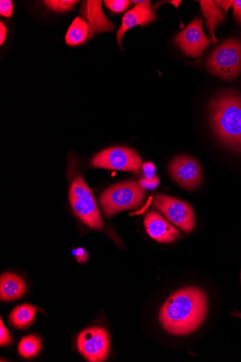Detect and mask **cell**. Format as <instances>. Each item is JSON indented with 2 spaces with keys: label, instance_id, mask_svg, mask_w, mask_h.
<instances>
[{
  "label": "cell",
  "instance_id": "6da1fadb",
  "mask_svg": "<svg viewBox=\"0 0 241 362\" xmlns=\"http://www.w3.org/2000/svg\"><path fill=\"white\" fill-rule=\"evenodd\" d=\"M208 311V300L204 291L186 286L170 296L160 310L159 320L168 334L187 336L198 330Z\"/></svg>",
  "mask_w": 241,
  "mask_h": 362
},
{
  "label": "cell",
  "instance_id": "7a4b0ae2",
  "mask_svg": "<svg viewBox=\"0 0 241 362\" xmlns=\"http://www.w3.org/2000/svg\"><path fill=\"white\" fill-rule=\"evenodd\" d=\"M210 112L218 139L241 152V95L231 91L219 95L211 102Z\"/></svg>",
  "mask_w": 241,
  "mask_h": 362
},
{
  "label": "cell",
  "instance_id": "3957f363",
  "mask_svg": "<svg viewBox=\"0 0 241 362\" xmlns=\"http://www.w3.org/2000/svg\"><path fill=\"white\" fill-rule=\"evenodd\" d=\"M146 197L145 189L139 182L129 181L113 185L103 192L99 203L107 218L126 210L142 205Z\"/></svg>",
  "mask_w": 241,
  "mask_h": 362
},
{
  "label": "cell",
  "instance_id": "277c9868",
  "mask_svg": "<svg viewBox=\"0 0 241 362\" xmlns=\"http://www.w3.org/2000/svg\"><path fill=\"white\" fill-rule=\"evenodd\" d=\"M206 68L223 79L236 78L241 71V41L229 39L222 43L209 57Z\"/></svg>",
  "mask_w": 241,
  "mask_h": 362
},
{
  "label": "cell",
  "instance_id": "5b68a950",
  "mask_svg": "<svg viewBox=\"0 0 241 362\" xmlns=\"http://www.w3.org/2000/svg\"><path fill=\"white\" fill-rule=\"evenodd\" d=\"M70 202L75 214L86 225L100 229L102 219L95 202L93 191L81 175L74 179L70 189Z\"/></svg>",
  "mask_w": 241,
  "mask_h": 362
},
{
  "label": "cell",
  "instance_id": "8992f818",
  "mask_svg": "<svg viewBox=\"0 0 241 362\" xmlns=\"http://www.w3.org/2000/svg\"><path fill=\"white\" fill-rule=\"evenodd\" d=\"M169 221L186 233L193 231L196 225L194 209L187 203L165 194H157L152 204Z\"/></svg>",
  "mask_w": 241,
  "mask_h": 362
},
{
  "label": "cell",
  "instance_id": "52a82bcc",
  "mask_svg": "<svg viewBox=\"0 0 241 362\" xmlns=\"http://www.w3.org/2000/svg\"><path fill=\"white\" fill-rule=\"evenodd\" d=\"M141 157L134 151L124 148H110L97 154L91 162L95 168L111 170L136 172L141 167Z\"/></svg>",
  "mask_w": 241,
  "mask_h": 362
},
{
  "label": "cell",
  "instance_id": "ba28073f",
  "mask_svg": "<svg viewBox=\"0 0 241 362\" xmlns=\"http://www.w3.org/2000/svg\"><path fill=\"white\" fill-rule=\"evenodd\" d=\"M110 337L108 332L100 327L86 329L77 338V347L88 361H105L110 352Z\"/></svg>",
  "mask_w": 241,
  "mask_h": 362
},
{
  "label": "cell",
  "instance_id": "9c48e42d",
  "mask_svg": "<svg viewBox=\"0 0 241 362\" xmlns=\"http://www.w3.org/2000/svg\"><path fill=\"white\" fill-rule=\"evenodd\" d=\"M172 178L182 188L187 190L197 189L202 182V171L197 160L189 156L175 158L168 168Z\"/></svg>",
  "mask_w": 241,
  "mask_h": 362
},
{
  "label": "cell",
  "instance_id": "30bf717a",
  "mask_svg": "<svg viewBox=\"0 0 241 362\" xmlns=\"http://www.w3.org/2000/svg\"><path fill=\"white\" fill-rule=\"evenodd\" d=\"M175 40L186 55L194 58L201 56L211 43V40L205 35L201 18L194 19L180 32Z\"/></svg>",
  "mask_w": 241,
  "mask_h": 362
},
{
  "label": "cell",
  "instance_id": "8fae6325",
  "mask_svg": "<svg viewBox=\"0 0 241 362\" xmlns=\"http://www.w3.org/2000/svg\"><path fill=\"white\" fill-rule=\"evenodd\" d=\"M144 224L148 235L160 243H173L182 238L177 228L155 211L146 214Z\"/></svg>",
  "mask_w": 241,
  "mask_h": 362
},
{
  "label": "cell",
  "instance_id": "7c38bea8",
  "mask_svg": "<svg viewBox=\"0 0 241 362\" xmlns=\"http://www.w3.org/2000/svg\"><path fill=\"white\" fill-rule=\"evenodd\" d=\"M136 6L129 11L123 17L120 28L117 31V40L119 46L122 49V40L126 32L137 25L144 26L156 19L150 1H132Z\"/></svg>",
  "mask_w": 241,
  "mask_h": 362
},
{
  "label": "cell",
  "instance_id": "4fadbf2b",
  "mask_svg": "<svg viewBox=\"0 0 241 362\" xmlns=\"http://www.w3.org/2000/svg\"><path fill=\"white\" fill-rule=\"evenodd\" d=\"M81 13L89 25V37L91 40L101 33L115 30V25L106 16L102 8L101 1H86L83 4Z\"/></svg>",
  "mask_w": 241,
  "mask_h": 362
},
{
  "label": "cell",
  "instance_id": "5bb4252c",
  "mask_svg": "<svg viewBox=\"0 0 241 362\" xmlns=\"http://www.w3.org/2000/svg\"><path fill=\"white\" fill-rule=\"evenodd\" d=\"M27 291L24 281L14 274H5L0 279V298L6 302L18 300Z\"/></svg>",
  "mask_w": 241,
  "mask_h": 362
},
{
  "label": "cell",
  "instance_id": "9a60e30c",
  "mask_svg": "<svg viewBox=\"0 0 241 362\" xmlns=\"http://www.w3.org/2000/svg\"><path fill=\"white\" fill-rule=\"evenodd\" d=\"M201 10L206 19V28L211 35L213 43H218L215 31L217 27L221 24L225 18L223 11L213 1H200Z\"/></svg>",
  "mask_w": 241,
  "mask_h": 362
},
{
  "label": "cell",
  "instance_id": "2e32d148",
  "mask_svg": "<svg viewBox=\"0 0 241 362\" xmlns=\"http://www.w3.org/2000/svg\"><path fill=\"white\" fill-rule=\"evenodd\" d=\"M89 25L81 17L74 19L66 32L65 40L68 45L76 47L83 44L89 37Z\"/></svg>",
  "mask_w": 241,
  "mask_h": 362
},
{
  "label": "cell",
  "instance_id": "e0dca14e",
  "mask_svg": "<svg viewBox=\"0 0 241 362\" xmlns=\"http://www.w3.org/2000/svg\"><path fill=\"white\" fill-rule=\"evenodd\" d=\"M40 310L31 305L24 304L16 308L10 315V322L16 328L28 327L35 319Z\"/></svg>",
  "mask_w": 241,
  "mask_h": 362
},
{
  "label": "cell",
  "instance_id": "ac0fdd59",
  "mask_svg": "<svg viewBox=\"0 0 241 362\" xmlns=\"http://www.w3.org/2000/svg\"><path fill=\"white\" fill-rule=\"evenodd\" d=\"M42 347L41 339L35 335H30L20 340L18 344V353L23 358H30L38 355Z\"/></svg>",
  "mask_w": 241,
  "mask_h": 362
},
{
  "label": "cell",
  "instance_id": "d6986e66",
  "mask_svg": "<svg viewBox=\"0 0 241 362\" xmlns=\"http://www.w3.org/2000/svg\"><path fill=\"white\" fill-rule=\"evenodd\" d=\"M78 3V1H73V0H62V1H59V0H57V1L50 0V1L44 2L45 6L57 13H64L71 11Z\"/></svg>",
  "mask_w": 241,
  "mask_h": 362
},
{
  "label": "cell",
  "instance_id": "ffe728a7",
  "mask_svg": "<svg viewBox=\"0 0 241 362\" xmlns=\"http://www.w3.org/2000/svg\"><path fill=\"white\" fill-rule=\"evenodd\" d=\"M112 12L114 13H124L130 6L131 2L128 0H109L103 2Z\"/></svg>",
  "mask_w": 241,
  "mask_h": 362
},
{
  "label": "cell",
  "instance_id": "44dd1931",
  "mask_svg": "<svg viewBox=\"0 0 241 362\" xmlns=\"http://www.w3.org/2000/svg\"><path fill=\"white\" fill-rule=\"evenodd\" d=\"M12 343V337L8 329L5 327L3 320L0 321V345L7 346Z\"/></svg>",
  "mask_w": 241,
  "mask_h": 362
},
{
  "label": "cell",
  "instance_id": "7402d4cb",
  "mask_svg": "<svg viewBox=\"0 0 241 362\" xmlns=\"http://www.w3.org/2000/svg\"><path fill=\"white\" fill-rule=\"evenodd\" d=\"M13 11V6L10 0H2L0 2V14L1 16L10 18Z\"/></svg>",
  "mask_w": 241,
  "mask_h": 362
},
{
  "label": "cell",
  "instance_id": "603a6c76",
  "mask_svg": "<svg viewBox=\"0 0 241 362\" xmlns=\"http://www.w3.org/2000/svg\"><path fill=\"white\" fill-rule=\"evenodd\" d=\"M160 183L159 178L155 177L153 178H142L139 184L144 189H155Z\"/></svg>",
  "mask_w": 241,
  "mask_h": 362
},
{
  "label": "cell",
  "instance_id": "cb8c5ba5",
  "mask_svg": "<svg viewBox=\"0 0 241 362\" xmlns=\"http://www.w3.org/2000/svg\"><path fill=\"white\" fill-rule=\"evenodd\" d=\"M143 172L146 178H153L155 177V166L152 162H146L143 164Z\"/></svg>",
  "mask_w": 241,
  "mask_h": 362
},
{
  "label": "cell",
  "instance_id": "d4e9b609",
  "mask_svg": "<svg viewBox=\"0 0 241 362\" xmlns=\"http://www.w3.org/2000/svg\"><path fill=\"white\" fill-rule=\"evenodd\" d=\"M73 255L80 263H83L88 259V252L83 248H78L74 250L73 251Z\"/></svg>",
  "mask_w": 241,
  "mask_h": 362
},
{
  "label": "cell",
  "instance_id": "484cf974",
  "mask_svg": "<svg viewBox=\"0 0 241 362\" xmlns=\"http://www.w3.org/2000/svg\"><path fill=\"white\" fill-rule=\"evenodd\" d=\"M233 14L237 21L241 25V0L233 1Z\"/></svg>",
  "mask_w": 241,
  "mask_h": 362
},
{
  "label": "cell",
  "instance_id": "4316f807",
  "mask_svg": "<svg viewBox=\"0 0 241 362\" xmlns=\"http://www.w3.org/2000/svg\"><path fill=\"white\" fill-rule=\"evenodd\" d=\"M7 35V28L3 22L0 23V44L3 45L6 40Z\"/></svg>",
  "mask_w": 241,
  "mask_h": 362
},
{
  "label": "cell",
  "instance_id": "83f0119b",
  "mask_svg": "<svg viewBox=\"0 0 241 362\" xmlns=\"http://www.w3.org/2000/svg\"><path fill=\"white\" fill-rule=\"evenodd\" d=\"M216 4L220 7L222 10L227 12L230 6H233V1H216Z\"/></svg>",
  "mask_w": 241,
  "mask_h": 362
},
{
  "label": "cell",
  "instance_id": "f1b7e54d",
  "mask_svg": "<svg viewBox=\"0 0 241 362\" xmlns=\"http://www.w3.org/2000/svg\"><path fill=\"white\" fill-rule=\"evenodd\" d=\"M232 315L241 319V313H236L235 314H233Z\"/></svg>",
  "mask_w": 241,
  "mask_h": 362
}]
</instances>
